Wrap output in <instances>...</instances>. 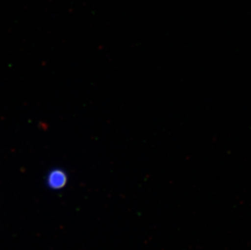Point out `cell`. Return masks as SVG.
<instances>
[{
    "mask_svg": "<svg viewBox=\"0 0 251 250\" xmlns=\"http://www.w3.org/2000/svg\"><path fill=\"white\" fill-rule=\"evenodd\" d=\"M48 183L51 189H61L66 184L67 175L62 170H54L48 175Z\"/></svg>",
    "mask_w": 251,
    "mask_h": 250,
    "instance_id": "cell-1",
    "label": "cell"
}]
</instances>
